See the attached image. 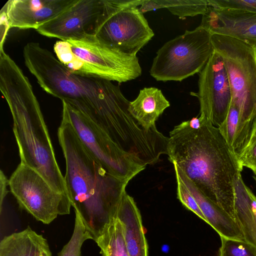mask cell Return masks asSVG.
Returning <instances> with one entry per match:
<instances>
[{
  "label": "cell",
  "mask_w": 256,
  "mask_h": 256,
  "mask_svg": "<svg viewBox=\"0 0 256 256\" xmlns=\"http://www.w3.org/2000/svg\"><path fill=\"white\" fill-rule=\"evenodd\" d=\"M23 58L44 90L84 114L122 150L129 152L141 142L144 130L129 112L130 101L118 86L72 72L38 42L27 43Z\"/></svg>",
  "instance_id": "obj_1"
},
{
  "label": "cell",
  "mask_w": 256,
  "mask_h": 256,
  "mask_svg": "<svg viewBox=\"0 0 256 256\" xmlns=\"http://www.w3.org/2000/svg\"><path fill=\"white\" fill-rule=\"evenodd\" d=\"M167 152L169 160L233 219L234 182L243 168L218 128L204 123L192 129L182 122L170 132Z\"/></svg>",
  "instance_id": "obj_2"
},
{
  "label": "cell",
  "mask_w": 256,
  "mask_h": 256,
  "mask_svg": "<svg viewBox=\"0 0 256 256\" xmlns=\"http://www.w3.org/2000/svg\"><path fill=\"white\" fill-rule=\"evenodd\" d=\"M58 137L64 156L68 196L95 241L115 216L128 182L110 174L84 147L62 116Z\"/></svg>",
  "instance_id": "obj_3"
},
{
  "label": "cell",
  "mask_w": 256,
  "mask_h": 256,
  "mask_svg": "<svg viewBox=\"0 0 256 256\" xmlns=\"http://www.w3.org/2000/svg\"><path fill=\"white\" fill-rule=\"evenodd\" d=\"M0 90L12 116L20 162L38 172L56 190L68 196L32 86L4 50H0Z\"/></svg>",
  "instance_id": "obj_4"
},
{
  "label": "cell",
  "mask_w": 256,
  "mask_h": 256,
  "mask_svg": "<svg viewBox=\"0 0 256 256\" xmlns=\"http://www.w3.org/2000/svg\"><path fill=\"white\" fill-rule=\"evenodd\" d=\"M214 50L222 58L232 92L231 104L239 112L232 152L238 158L256 118V48L233 38L212 35Z\"/></svg>",
  "instance_id": "obj_5"
},
{
  "label": "cell",
  "mask_w": 256,
  "mask_h": 256,
  "mask_svg": "<svg viewBox=\"0 0 256 256\" xmlns=\"http://www.w3.org/2000/svg\"><path fill=\"white\" fill-rule=\"evenodd\" d=\"M58 60L72 72L119 83L134 80L142 73L136 56L120 52L98 40L92 34L54 46Z\"/></svg>",
  "instance_id": "obj_6"
},
{
  "label": "cell",
  "mask_w": 256,
  "mask_h": 256,
  "mask_svg": "<svg viewBox=\"0 0 256 256\" xmlns=\"http://www.w3.org/2000/svg\"><path fill=\"white\" fill-rule=\"evenodd\" d=\"M143 0H103L93 34L120 52L136 56L154 36L139 10Z\"/></svg>",
  "instance_id": "obj_7"
},
{
  "label": "cell",
  "mask_w": 256,
  "mask_h": 256,
  "mask_svg": "<svg viewBox=\"0 0 256 256\" xmlns=\"http://www.w3.org/2000/svg\"><path fill=\"white\" fill-rule=\"evenodd\" d=\"M210 32L200 26L186 30L156 52L150 70L158 81H182L199 73L214 50Z\"/></svg>",
  "instance_id": "obj_8"
},
{
  "label": "cell",
  "mask_w": 256,
  "mask_h": 256,
  "mask_svg": "<svg viewBox=\"0 0 256 256\" xmlns=\"http://www.w3.org/2000/svg\"><path fill=\"white\" fill-rule=\"evenodd\" d=\"M62 104V116L71 124L84 147L110 174L128 183L145 169L84 114L64 102Z\"/></svg>",
  "instance_id": "obj_9"
},
{
  "label": "cell",
  "mask_w": 256,
  "mask_h": 256,
  "mask_svg": "<svg viewBox=\"0 0 256 256\" xmlns=\"http://www.w3.org/2000/svg\"><path fill=\"white\" fill-rule=\"evenodd\" d=\"M8 186L20 208L44 224L70 213L68 196L56 190L38 172L23 163L11 175Z\"/></svg>",
  "instance_id": "obj_10"
},
{
  "label": "cell",
  "mask_w": 256,
  "mask_h": 256,
  "mask_svg": "<svg viewBox=\"0 0 256 256\" xmlns=\"http://www.w3.org/2000/svg\"><path fill=\"white\" fill-rule=\"evenodd\" d=\"M198 90L192 95L198 98L202 124L218 128L226 118L232 102V92L222 56L214 51L199 72Z\"/></svg>",
  "instance_id": "obj_11"
},
{
  "label": "cell",
  "mask_w": 256,
  "mask_h": 256,
  "mask_svg": "<svg viewBox=\"0 0 256 256\" xmlns=\"http://www.w3.org/2000/svg\"><path fill=\"white\" fill-rule=\"evenodd\" d=\"M102 6L103 0H76L68 8L36 30L44 36L62 40L93 34Z\"/></svg>",
  "instance_id": "obj_12"
},
{
  "label": "cell",
  "mask_w": 256,
  "mask_h": 256,
  "mask_svg": "<svg viewBox=\"0 0 256 256\" xmlns=\"http://www.w3.org/2000/svg\"><path fill=\"white\" fill-rule=\"evenodd\" d=\"M202 16L200 26L212 34L228 36L256 48V12L208 4Z\"/></svg>",
  "instance_id": "obj_13"
},
{
  "label": "cell",
  "mask_w": 256,
  "mask_h": 256,
  "mask_svg": "<svg viewBox=\"0 0 256 256\" xmlns=\"http://www.w3.org/2000/svg\"><path fill=\"white\" fill-rule=\"evenodd\" d=\"M76 0H10L2 10L10 28L36 30L56 18Z\"/></svg>",
  "instance_id": "obj_14"
},
{
  "label": "cell",
  "mask_w": 256,
  "mask_h": 256,
  "mask_svg": "<svg viewBox=\"0 0 256 256\" xmlns=\"http://www.w3.org/2000/svg\"><path fill=\"white\" fill-rule=\"evenodd\" d=\"M173 165L175 174L180 177L194 198L206 220V223L210 224L220 236L244 240L240 228L233 219L220 207L204 195L176 165Z\"/></svg>",
  "instance_id": "obj_15"
},
{
  "label": "cell",
  "mask_w": 256,
  "mask_h": 256,
  "mask_svg": "<svg viewBox=\"0 0 256 256\" xmlns=\"http://www.w3.org/2000/svg\"><path fill=\"white\" fill-rule=\"evenodd\" d=\"M116 216L122 226L130 256H148V246L140 213L134 198L126 192L121 198Z\"/></svg>",
  "instance_id": "obj_16"
},
{
  "label": "cell",
  "mask_w": 256,
  "mask_h": 256,
  "mask_svg": "<svg viewBox=\"0 0 256 256\" xmlns=\"http://www.w3.org/2000/svg\"><path fill=\"white\" fill-rule=\"evenodd\" d=\"M234 189L233 220L244 240L256 249V196L244 183L241 174L234 180Z\"/></svg>",
  "instance_id": "obj_17"
},
{
  "label": "cell",
  "mask_w": 256,
  "mask_h": 256,
  "mask_svg": "<svg viewBox=\"0 0 256 256\" xmlns=\"http://www.w3.org/2000/svg\"><path fill=\"white\" fill-rule=\"evenodd\" d=\"M170 106L160 90L144 88L134 100L130 102L128 110L143 128L150 130L156 128V122Z\"/></svg>",
  "instance_id": "obj_18"
},
{
  "label": "cell",
  "mask_w": 256,
  "mask_h": 256,
  "mask_svg": "<svg viewBox=\"0 0 256 256\" xmlns=\"http://www.w3.org/2000/svg\"><path fill=\"white\" fill-rule=\"evenodd\" d=\"M0 256H52L47 240L29 226L4 236L0 242Z\"/></svg>",
  "instance_id": "obj_19"
},
{
  "label": "cell",
  "mask_w": 256,
  "mask_h": 256,
  "mask_svg": "<svg viewBox=\"0 0 256 256\" xmlns=\"http://www.w3.org/2000/svg\"><path fill=\"white\" fill-rule=\"evenodd\" d=\"M95 242L102 256H130L122 226L116 216L104 226Z\"/></svg>",
  "instance_id": "obj_20"
},
{
  "label": "cell",
  "mask_w": 256,
  "mask_h": 256,
  "mask_svg": "<svg viewBox=\"0 0 256 256\" xmlns=\"http://www.w3.org/2000/svg\"><path fill=\"white\" fill-rule=\"evenodd\" d=\"M158 2L163 8H166L180 19L203 15L208 6L207 0H158Z\"/></svg>",
  "instance_id": "obj_21"
},
{
  "label": "cell",
  "mask_w": 256,
  "mask_h": 256,
  "mask_svg": "<svg viewBox=\"0 0 256 256\" xmlns=\"http://www.w3.org/2000/svg\"><path fill=\"white\" fill-rule=\"evenodd\" d=\"M76 218L72 234L58 256H80L81 248L87 240H93L87 230L80 214L75 212Z\"/></svg>",
  "instance_id": "obj_22"
},
{
  "label": "cell",
  "mask_w": 256,
  "mask_h": 256,
  "mask_svg": "<svg viewBox=\"0 0 256 256\" xmlns=\"http://www.w3.org/2000/svg\"><path fill=\"white\" fill-rule=\"evenodd\" d=\"M220 238L218 256H256V249L244 240Z\"/></svg>",
  "instance_id": "obj_23"
},
{
  "label": "cell",
  "mask_w": 256,
  "mask_h": 256,
  "mask_svg": "<svg viewBox=\"0 0 256 256\" xmlns=\"http://www.w3.org/2000/svg\"><path fill=\"white\" fill-rule=\"evenodd\" d=\"M238 122V110L235 106L231 104L226 118L218 128L232 151L236 136Z\"/></svg>",
  "instance_id": "obj_24"
},
{
  "label": "cell",
  "mask_w": 256,
  "mask_h": 256,
  "mask_svg": "<svg viewBox=\"0 0 256 256\" xmlns=\"http://www.w3.org/2000/svg\"><path fill=\"white\" fill-rule=\"evenodd\" d=\"M238 160L243 168L256 171V118L254 121L248 143Z\"/></svg>",
  "instance_id": "obj_25"
},
{
  "label": "cell",
  "mask_w": 256,
  "mask_h": 256,
  "mask_svg": "<svg viewBox=\"0 0 256 256\" xmlns=\"http://www.w3.org/2000/svg\"><path fill=\"white\" fill-rule=\"evenodd\" d=\"M178 198L188 209L191 210L206 222V220L202 212L194 198L176 174Z\"/></svg>",
  "instance_id": "obj_26"
},
{
  "label": "cell",
  "mask_w": 256,
  "mask_h": 256,
  "mask_svg": "<svg viewBox=\"0 0 256 256\" xmlns=\"http://www.w3.org/2000/svg\"><path fill=\"white\" fill-rule=\"evenodd\" d=\"M209 6L220 8L238 9L256 12V0H207Z\"/></svg>",
  "instance_id": "obj_27"
},
{
  "label": "cell",
  "mask_w": 256,
  "mask_h": 256,
  "mask_svg": "<svg viewBox=\"0 0 256 256\" xmlns=\"http://www.w3.org/2000/svg\"><path fill=\"white\" fill-rule=\"evenodd\" d=\"M161 8L163 7L158 0H143L138 9L144 14L146 12Z\"/></svg>",
  "instance_id": "obj_28"
},
{
  "label": "cell",
  "mask_w": 256,
  "mask_h": 256,
  "mask_svg": "<svg viewBox=\"0 0 256 256\" xmlns=\"http://www.w3.org/2000/svg\"><path fill=\"white\" fill-rule=\"evenodd\" d=\"M0 12L1 38L0 49H2L4 48L3 46L6 37L10 28L5 13L2 10Z\"/></svg>",
  "instance_id": "obj_29"
},
{
  "label": "cell",
  "mask_w": 256,
  "mask_h": 256,
  "mask_svg": "<svg viewBox=\"0 0 256 256\" xmlns=\"http://www.w3.org/2000/svg\"><path fill=\"white\" fill-rule=\"evenodd\" d=\"M0 213L2 210V205L3 201L7 194L8 190L7 186H8V180L7 179L6 177L4 174L2 170H0Z\"/></svg>",
  "instance_id": "obj_30"
},
{
  "label": "cell",
  "mask_w": 256,
  "mask_h": 256,
  "mask_svg": "<svg viewBox=\"0 0 256 256\" xmlns=\"http://www.w3.org/2000/svg\"><path fill=\"white\" fill-rule=\"evenodd\" d=\"M188 126L192 129H198L202 126V122L198 116L192 118L191 120H188Z\"/></svg>",
  "instance_id": "obj_31"
},
{
  "label": "cell",
  "mask_w": 256,
  "mask_h": 256,
  "mask_svg": "<svg viewBox=\"0 0 256 256\" xmlns=\"http://www.w3.org/2000/svg\"><path fill=\"white\" fill-rule=\"evenodd\" d=\"M254 174V176H253L256 182V171L253 172Z\"/></svg>",
  "instance_id": "obj_32"
}]
</instances>
